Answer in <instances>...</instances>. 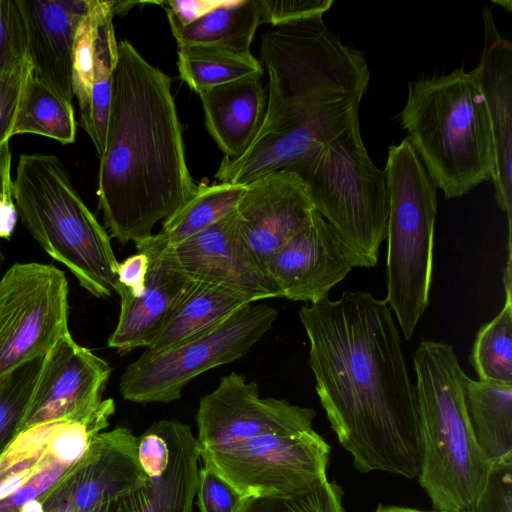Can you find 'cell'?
Wrapping results in <instances>:
<instances>
[{
	"instance_id": "cell-1",
	"label": "cell",
	"mask_w": 512,
	"mask_h": 512,
	"mask_svg": "<svg viewBox=\"0 0 512 512\" xmlns=\"http://www.w3.org/2000/svg\"><path fill=\"white\" fill-rule=\"evenodd\" d=\"M320 403L355 468L415 479L420 442L415 387L385 300L347 291L298 311Z\"/></svg>"
},
{
	"instance_id": "cell-2",
	"label": "cell",
	"mask_w": 512,
	"mask_h": 512,
	"mask_svg": "<svg viewBox=\"0 0 512 512\" xmlns=\"http://www.w3.org/2000/svg\"><path fill=\"white\" fill-rule=\"evenodd\" d=\"M259 56L268 73L263 123L237 158L224 157L215 174L221 183L247 185L286 169L350 127L370 80L362 51L344 44L322 17L267 30Z\"/></svg>"
},
{
	"instance_id": "cell-3",
	"label": "cell",
	"mask_w": 512,
	"mask_h": 512,
	"mask_svg": "<svg viewBox=\"0 0 512 512\" xmlns=\"http://www.w3.org/2000/svg\"><path fill=\"white\" fill-rule=\"evenodd\" d=\"M171 85L129 41L118 43L97 196L106 228L122 244L153 235L197 190Z\"/></svg>"
},
{
	"instance_id": "cell-4",
	"label": "cell",
	"mask_w": 512,
	"mask_h": 512,
	"mask_svg": "<svg viewBox=\"0 0 512 512\" xmlns=\"http://www.w3.org/2000/svg\"><path fill=\"white\" fill-rule=\"evenodd\" d=\"M420 442L419 483L433 508L472 512L491 463L477 443L464 402V379L450 344L422 340L413 353Z\"/></svg>"
},
{
	"instance_id": "cell-5",
	"label": "cell",
	"mask_w": 512,
	"mask_h": 512,
	"mask_svg": "<svg viewBox=\"0 0 512 512\" xmlns=\"http://www.w3.org/2000/svg\"><path fill=\"white\" fill-rule=\"evenodd\" d=\"M399 118L445 199L460 198L491 181L492 133L475 68L411 82Z\"/></svg>"
},
{
	"instance_id": "cell-6",
	"label": "cell",
	"mask_w": 512,
	"mask_h": 512,
	"mask_svg": "<svg viewBox=\"0 0 512 512\" xmlns=\"http://www.w3.org/2000/svg\"><path fill=\"white\" fill-rule=\"evenodd\" d=\"M22 224L39 245L98 298L114 292L118 261L110 236L54 154H21L13 180Z\"/></svg>"
},
{
	"instance_id": "cell-7",
	"label": "cell",
	"mask_w": 512,
	"mask_h": 512,
	"mask_svg": "<svg viewBox=\"0 0 512 512\" xmlns=\"http://www.w3.org/2000/svg\"><path fill=\"white\" fill-rule=\"evenodd\" d=\"M387 295L401 333L410 340L429 306L437 186L410 140L388 148Z\"/></svg>"
},
{
	"instance_id": "cell-8",
	"label": "cell",
	"mask_w": 512,
	"mask_h": 512,
	"mask_svg": "<svg viewBox=\"0 0 512 512\" xmlns=\"http://www.w3.org/2000/svg\"><path fill=\"white\" fill-rule=\"evenodd\" d=\"M304 182L314 209L336 230L359 267L378 264L389 211L384 170L356 124L286 168Z\"/></svg>"
},
{
	"instance_id": "cell-9",
	"label": "cell",
	"mask_w": 512,
	"mask_h": 512,
	"mask_svg": "<svg viewBox=\"0 0 512 512\" xmlns=\"http://www.w3.org/2000/svg\"><path fill=\"white\" fill-rule=\"evenodd\" d=\"M277 315L268 304L250 303L198 338L157 354L143 352L121 375V396L140 404L178 400L196 376L243 357L272 328Z\"/></svg>"
},
{
	"instance_id": "cell-10",
	"label": "cell",
	"mask_w": 512,
	"mask_h": 512,
	"mask_svg": "<svg viewBox=\"0 0 512 512\" xmlns=\"http://www.w3.org/2000/svg\"><path fill=\"white\" fill-rule=\"evenodd\" d=\"M331 447L313 427L267 433L200 451V459L244 497H290L325 483Z\"/></svg>"
},
{
	"instance_id": "cell-11",
	"label": "cell",
	"mask_w": 512,
	"mask_h": 512,
	"mask_svg": "<svg viewBox=\"0 0 512 512\" xmlns=\"http://www.w3.org/2000/svg\"><path fill=\"white\" fill-rule=\"evenodd\" d=\"M68 283L52 264L15 263L0 278V377L45 356L68 330Z\"/></svg>"
},
{
	"instance_id": "cell-12",
	"label": "cell",
	"mask_w": 512,
	"mask_h": 512,
	"mask_svg": "<svg viewBox=\"0 0 512 512\" xmlns=\"http://www.w3.org/2000/svg\"><path fill=\"white\" fill-rule=\"evenodd\" d=\"M315 411L287 400L262 398L256 382L231 372L199 401V450H217L271 433L313 427Z\"/></svg>"
},
{
	"instance_id": "cell-13",
	"label": "cell",
	"mask_w": 512,
	"mask_h": 512,
	"mask_svg": "<svg viewBox=\"0 0 512 512\" xmlns=\"http://www.w3.org/2000/svg\"><path fill=\"white\" fill-rule=\"evenodd\" d=\"M110 374L104 359L67 333L46 354L19 433L51 422L88 418L100 407Z\"/></svg>"
},
{
	"instance_id": "cell-14",
	"label": "cell",
	"mask_w": 512,
	"mask_h": 512,
	"mask_svg": "<svg viewBox=\"0 0 512 512\" xmlns=\"http://www.w3.org/2000/svg\"><path fill=\"white\" fill-rule=\"evenodd\" d=\"M235 210L241 237L265 272L275 253L309 224L315 211L304 182L289 169L248 183Z\"/></svg>"
},
{
	"instance_id": "cell-15",
	"label": "cell",
	"mask_w": 512,
	"mask_h": 512,
	"mask_svg": "<svg viewBox=\"0 0 512 512\" xmlns=\"http://www.w3.org/2000/svg\"><path fill=\"white\" fill-rule=\"evenodd\" d=\"M168 253L175 266L192 280L223 286L253 302L282 298L273 278L246 247L236 210L193 235Z\"/></svg>"
},
{
	"instance_id": "cell-16",
	"label": "cell",
	"mask_w": 512,
	"mask_h": 512,
	"mask_svg": "<svg viewBox=\"0 0 512 512\" xmlns=\"http://www.w3.org/2000/svg\"><path fill=\"white\" fill-rule=\"evenodd\" d=\"M355 267L348 246L315 210L309 224L275 253L267 272L282 298L316 304Z\"/></svg>"
},
{
	"instance_id": "cell-17",
	"label": "cell",
	"mask_w": 512,
	"mask_h": 512,
	"mask_svg": "<svg viewBox=\"0 0 512 512\" xmlns=\"http://www.w3.org/2000/svg\"><path fill=\"white\" fill-rule=\"evenodd\" d=\"M138 437L126 427L96 434L59 487L75 512L118 501L143 486L148 476L138 461Z\"/></svg>"
},
{
	"instance_id": "cell-18",
	"label": "cell",
	"mask_w": 512,
	"mask_h": 512,
	"mask_svg": "<svg viewBox=\"0 0 512 512\" xmlns=\"http://www.w3.org/2000/svg\"><path fill=\"white\" fill-rule=\"evenodd\" d=\"M484 43L475 67L490 122L495 198L506 214L508 253L512 231V43L503 37L490 7L482 9Z\"/></svg>"
},
{
	"instance_id": "cell-19",
	"label": "cell",
	"mask_w": 512,
	"mask_h": 512,
	"mask_svg": "<svg viewBox=\"0 0 512 512\" xmlns=\"http://www.w3.org/2000/svg\"><path fill=\"white\" fill-rule=\"evenodd\" d=\"M135 246L148 256L149 269L145 290L138 298L120 296L119 319L107 345L121 355L147 348L193 283L175 266L167 244L158 234Z\"/></svg>"
},
{
	"instance_id": "cell-20",
	"label": "cell",
	"mask_w": 512,
	"mask_h": 512,
	"mask_svg": "<svg viewBox=\"0 0 512 512\" xmlns=\"http://www.w3.org/2000/svg\"><path fill=\"white\" fill-rule=\"evenodd\" d=\"M33 75L72 103V53L89 0H16Z\"/></svg>"
},
{
	"instance_id": "cell-21",
	"label": "cell",
	"mask_w": 512,
	"mask_h": 512,
	"mask_svg": "<svg viewBox=\"0 0 512 512\" xmlns=\"http://www.w3.org/2000/svg\"><path fill=\"white\" fill-rule=\"evenodd\" d=\"M170 448L165 471L118 500L117 512H193L200 460L191 426L166 420Z\"/></svg>"
},
{
	"instance_id": "cell-22",
	"label": "cell",
	"mask_w": 512,
	"mask_h": 512,
	"mask_svg": "<svg viewBox=\"0 0 512 512\" xmlns=\"http://www.w3.org/2000/svg\"><path fill=\"white\" fill-rule=\"evenodd\" d=\"M263 72L199 93L206 128L227 158L241 156L256 137L265 116Z\"/></svg>"
},
{
	"instance_id": "cell-23",
	"label": "cell",
	"mask_w": 512,
	"mask_h": 512,
	"mask_svg": "<svg viewBox=\"0 0 512 512\" xmlns=\"http://www.w3.org/2000/svg\"><path fill=\"white\" fill-rule=\"evenodd\" d=\"M250 303L251 299L228 288L193 280L144 352L157 354L198 338Z\"/></svg>"
},
{
	"instance_id": "cell-24",
	"label": "cell",
	"mask_w": 512,
	"mask_h": 512,
	"mask_svg": "<svg viewBox=\"0 0 512 512\" xmlns=\"http://www.w3.org/2000/svg\"><path fill=\"white\" fill-rule=\"evenodd\" d=\"M474 437L491 465L512 458V382L464 379Z\"/></svg>"
},
{
	"instance_id": "cell-25",
	"label": "cell",
	"mask_w": 512,
	"mask_h": 512,
	"mask_svg": "<svg viewBox=\"0 0 512 512\" xmlns=\"http://www.w3.org/2000/svg\"><path fill=\"white\" fill-rule=\"evenodd\" d=\"M259 25L258 0H226L190 25L171 31L178 48L205 45L249 53Z\"/></svg>"
},
{
	"instance_id": "cell-26",
	"label": "cell",
	"mask_w": 512,
	"mask_h": 512,
	"mask_svg": "<svg viewBox=\"0 0 512 512\" xmlns=\"http://www.w3.org/2000/svg\"><path fill=\"white\" fill-rule=\"evenodd\" d=\"M113 5L114 1H103L95 40L90 101L86 111L80 114V125L90 137L99 158L105 150L113 72L118 56Z\"/></svg>"
},
{
	"instance_id": "cell-27",
	"label": "cell",
	"mask_w": 512,
	"mask_h": 512,
	"mask_svg": "<svg viewBox=\"0 0 512 512\" xmlns=\"http://www.w3.org/2000/svg\"><path fill=\"white\" fill-rule=\"evenodd\" d=\"M76 132L72 103L32 75L25 86L10 137L35 134L67 145L75 141Z\"/></svg>"
},
{
	"instance_id": "cell-28",
	"label": "cell",
	"mask_w": 512,
	"mask_h": 512,
	"mask_svg": "<svg viewBox=\"0 0 512 512\" xmlns=\"http://www.w3.org/2000/svg\"><path fill=\"white\" fill-rule=\"evenodd\" d=\"M246 185L201 184L191 199L166 218L157 233L173 248L234 211Z\"/></svg>"
},
{
	"instance_id": "cell-29",
	"label": "cell",
	"mask_w": 512,
	"mask_h": 512,
	"mask_svg": "<svg viewBox=\"0 0 512 512\" xmlns=\"http://www.w3.org/2000/svg\"><path fill=\"white\" fill-rule=\"evenodd\" d=\"M177 55L180 77L198 94L264 71L251 52L241 53L215 46L192 45L179 47Z\"/></svg>"
},
{
	"instance_id": "cell-30",
	"label": "cell",
	"mask_w": 512,
	"mask_h": 512,
	"mask_svg": "<svg viewBox=\"0 0 512 512\" xmlns=\"http://www.w3.org/2000/svg\"><path fill=\"white\" fill-rule=\"evenodd\" d=\"M512 288L501 311L478 330L470 363L479 380L512 382Z\"/></svg>"
},
{
	"instance_id": "cell-31",
	"label": "cell",
	"mask_w": 512,
	"mask_h": 512,
	"mask_svg": "<svg viewBox=\"0 0 512 512\" xmlns=\"http://www.w3.org/2000/svg\"><path fill=\"white\" fill-rule=\"evenodd\" d=\"M58 422L34 426L18 433L0 454V498L36 471L48 452Z\"/></svg>"
},
{
	"instance_id": "cell-32",
	"label": "cell",
	"mask_w": 512,
	"mask_h": 512,
	"mask_svg": "<svg viewBox=\"0 0 512 512\" xmlns=\"http://www.w3.org/2000/svg\"><path fill=\"white\" fill-rule=\"evenodd\" d=\"M45 357L35 358L0 377V454L19 433Z\"/></svg>"
},
{
	"instance_id": "cell-33",
	"label": "cell",
	"mask_w": 512,
	"mask_h": 512,
	"mask_svg": "<svg viewBox=\"0 0 512 512\" xmlns=\"http://www.w3.org/2000/svg\"><path fill=\"white\" fill-rule=\"evenodd\" d=\"M102 5L103 0H89L88 10L75 33L72 53V89L80 114L86 111L90 101L95 40Z\"/></svg>"
},
{
	"instance_id": "cell-34",
	"label": "cell",
	"mask_w": 512,
	"mask_h": 512,
	"mask_svg": "<svg viewBox=\"0 0 512 512\" xmlns=\"http://www.w3.org/2000/svg\"><path fill=\"white\" fill-rule=\"evenodd\" d=\"M343 491L328 480L313 490L290 497H246L237 512H344Z\"/></svg>"
},
{
	"instance_id": "cell-35",
	"label": "cell",
	"mask_w": 512,
	"mask_h": 512,
	"mask_svg": "<svg viewBox=\"0 0 512 512\" xmlns=\"http://www.w3.org/2000/svg\"><path fill=\"white\" fill-rule=\"evenodd\" d=\"M33 68L28 58L0 71V145L10 141L18 107Z\"/></svg>"
},
{
	"instance_id": "cell-36",
	"label": "cell",
	"mask_w": 512,
	"mask_h": 512,
	"mask_svg": "<svg viewBox=\"0 0 512 512\" xmlns=\"http://www.w3.org/2000/svg\"><path fill=\"white\" fill-rule=\"evenodd\" d=\"M26 58V30L17 1L0 0V71Z\"/></svg>"
},
{
	"instance_id": "cell-37",
	"label": "cell",
	"mask_w": 512,
	"mask_h": 512,
	"mask_svg": "<svg viewBox=\"0 0 512 512\" xmlns=\"http://www.w3.org/2000/svg\"><path fill=\"white\" fill-rule=\"evenodd\" d=\"M196 495L200 512H237L246 498L223 477L205 466L198 471Z\"/></svg>"
},
{
	"instance_id": "cell-38",
	"label": "cell",
	"mask_w": 512,
	"mask_h": 512,
	"mask_svg": "<svg viewBox=\"0 0 512 512\" xmlns=\"http://www.w3.org/2000/svg\"><path fill=\"white\" fill-rule=\"evenodd\" d=\"M261 24L272 27L322 17L332 6L333 0H258Z\"/></svg>"
},
{
	"instance_id": "cell-39",
	"label": "cell",
	"mask_w": 512,
	"mask_h": 512,
	"mask_svg": "<svg viewBox=\"0 0 512 512\" xmlns=\"http://www.w3.org/2000/svg\"><path fill=\"white\" fill-rule=\"evenodd\" d=\"M472 512H512V458L492 464Z\"/></svg>"
},
{
	"instance_id": "cell-40",
	"label": "cell",
	"mask_w": 512,
	"mask_h": 512,
	"mask_svg": "<svg viewBox=\"0 0 512 512\" xmlns=\"http://www.w3.org/2000/svg\"><path fill=\"white\" fill-rule=\"evenodd\" d=\"M137 452L139 464L148 477L165 471L170 456L166 420L154 422L138 437Z\"/></svg>"
},
{
	"instance_id": "cell-41",
	"label": "cell",
	"mask_w": 512,
	"mask_h": 512,
	"mask_svg": "<svg viewBox=\"0 0 512 512\" xmlns=\"http://www.w3.org/2000/svg\"><path fill=\"white\" fill-rule=\"evenodd\" d=\"M148 269L149 258L140 251L118 262L114 292L119 296L138 298L145 290Z\"/></svg>"
},
{
	"instance_id": "cell-42",
	"label": "cell",
	"mask_w": 512,
	"mask_h": 512,
	"mask_svg": "<svg viewBox=\"0 0 512 512\" xmlns=\"http://www.w3.org/2000/svg\"><path fill=\"white\" fill-rule=\"evenodd\" d=\"M226 0H171L163 5L171 30L183 28L220 7Z\"/></svg>"
},
{
	"instance_id": "cell-43",
	"label": "cell",
	"mask_w": 512,
	"mask_h": 512,
	"mask_svg": "<svg viewBox=\"0 0 512 512\" xmlns=\"http://www.w3.org/2000/svg\"><path fill=\"white\" fill-rule=\"evenodd\" d=\"M10 141L0 145V203L14 201Z\"/></svg>"
},
{
	"instance_id": "cell-44",
	"label": "cell",
	"mask_w": 512,
	"mask_h": 512,
	"mask_svg": "<svg viewBox=\"0 0 512 512\" xmlns=\"http://www.w3.org/2000/svg\"><path fill=\"white\" fill-rule=\"evenodd\" d=\"M18 217L15 201L0 203V238L11 237Z\"/></svg>"
},
{
	"instance_id": "cell-45",
	"label": "cell",
	"mask_w": 512,
	"mask_h": 512,
	"mask_svg": "<svg viewBox=\"0 0 512 512\" xmlns=\"http://www.w3.org/2000/svg\"><path fill=\"white\" fill-rule=\"evenodd\" d=\"M374 512H442V511H423L413 508L399 507V506H384L379 504Z\"/></svg>"
},
{
	"instance_id": "cell-46",
	"label": "cell",
	"mask_w": 512,
	"mask_h": 512,
	"mask_svg": "<svg viewBox=\"0 0 512 512\" xmlns=\"http://www.w3.org/2000/svg\"><path fill=\"white\" fill-rule=\"evenodd\" d=\"M118 501L108 502L99 506H96L86 512H117Z\"/></svg>"
},
{
	"instance_id": "cell-47",
	"label": "cell",
	"mask_w": 512,
	"mask_h": 512,
	"mask_svg": "<svg viewBox=\"0 0 512 512\" xmlns=\"http://www.w3.org/2000/svg\"><path fill=\"white\" fill-rule=\"evenodd\" d=\"M4 261H5V257H4V255L2 253L1 248H0V271H1V268H2V266L4 264Z\"/></svg>"
}]
</instances>
